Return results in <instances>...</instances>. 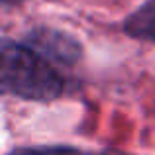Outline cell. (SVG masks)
<instances>
[{
	"label": "cell",
	"mask_w": 155,
	"mask_h": 155,
	"mask_svg": "<svg viewBox=\"0 0 155 155\" xmlns=\"http://www.w3.org/2000/svg\"><path fill=\"white\" fill-rule=\"evenodd\" d=\"M67 88L57 65L24 41H2V91L24 100H55Z\"/></svg>",
	"instance_id": "obj_1"
},
{
	"label": "cell",
	"mask_w": 155,
	"mask_h": 155,
	"mask_svg": "<svg viewBox=\"0 0 155 155\" xmlns=\"http://www.w3.org/2000/svg\"><path fill=\"white\" fill-rule=\"evenodd\" d=\"M22 41L30 45L31 49H35L39 55H43L47 61H51L53 65L73 67L81 59V53H83L81 43L73 35L45 26L30 30Z\"/></svg>",
	"instance_id": "obj_2"
},
{
	"label": "cell",
	"mask_w": 155,
	"mask_h": 155,
	"mask_svg": "<svg viewBox=\"0 0 155 155\" xmlns=\"http://www.w3.org/2000/svg\"><path fill=\"white\" fill-rule=\"evenodd\" d=\"M124 31L134 39L155 43V0H147L124 20Z\"/></svg>",
	"instance_id": "obj_3"
},
{
	"label": "cell",
	"mask_w": 155,
	"mask_h": 155,
	"mask_svg": "<svg viewBox=\"0 0 155 155\" xmlns=\"http://www.w3.org/2000/svg\"><path fill=\"white\" fill-rule=\"evenodd\" d=\"M8 155H92L73 145H39V147H18Z\"/></svg>",
	"instance_id": "obj_4"
},
{
	"label": "cell",
	"mask_w": 155,
	"mask_h": 155,
	"mask_svg": "<svg viewBox=\"0 0 155 155\" xmlns=\"http://www.w3.org/2000/svg\"><path fill=\"white\" fill-rule=\"evenodd\" d=\"M100 155H132V153H126V151H120V149H106L104 153Z\"/></svg>",
	"instance_id": "obj_5"
}]
</instances>
